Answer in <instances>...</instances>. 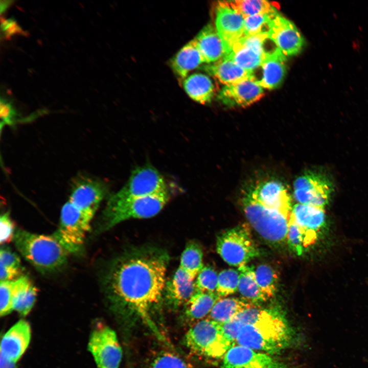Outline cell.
I'll return each mask as SVG.
<instances>
[{"label":"cell","instance_id":"cell-1","mask_svg":"<svg viewBox=\"0 0 368 368\" xmlns=\"http://www.w3.org/2000/svg\"><path fill=\"white\" fill-rule=\"evenodd\" d=\"M168 261L164 251L135 249L112 262L102 281L112 304L137 315L159 337L152 315L164 296Z\"/></svg>","mask_w":368,"mask_h":368},{"label":"cell","instance_id":"cell-2","mask_svg":"<svg viewBox=\"0 0 368 368\" xmlns=\"http://www.w3.org/2000/svg\"><path fill=\"white\" fill-rule=\"evenodd\" d=\"M295 336L282 310L272 306L263 308L254 321L242 327L235 343L273 355L289 348Z\"/></svg>","mask_w":368,"mask_h":368},{"label":"cell","instance_id":"cell-3","mask_svg":"<svg viewBox=\"0 0 368 368\" xmlns=\"http://www.w3.org/2000/svg\"><path fill=\"white\" fill-rule=\"evenodd\" d=\"M13 240L24 258L42 273L57 272L67 263L68 252L53 235H39L18 229Z\"/></svg>","mask_w":368,"mask_h":368},{"label":"cell","instance_id":"cell-4","mask_svg":"<svg viewBox=\"0 0 368 368\" xmlns=\"http://www.w3.org/2000/svg\"><path fill=\"white\" fill-rule=\"evenodd\" d=\"M170 196L169 192L129 198H118L112 195L102 212L96 232L107 231L128 219L152 217L161 211Z\"/></svg>","mask_w":368,"mask_h":368},{"label":"cell","instance_id":"cell-5","mask_svg":"<svg viewBox=\"0 0 368 368\" xmlns=\"http://www.w3.org/2000/svg\"><path fill=\"white\" fill-rule=\"evenodd\" d=\"M241 202L249 224L264 240L277 246L287 241L291 215L264 206L248 193L242 198Z\"/></svg>","mask_w":368,"mask_h":368},{"label":"cell","instance_id":"cell-6","mask_svg":"<svg viewBox=\"0 0 368 368\" xmlns=\"http://www.w3.org/2000/svg\"><path fill=\"white\" fill-rule=\"evenodd\" d=\"M187 347L200 356L220 359L233 345L226 337L222 324L209 318L196 321L185 335Z\"/></svg>","mask_w":368,"mask_h":368},{"label":"cell","instance_id":"cell-7","mask_svg":"<svg viewBox=\"0 0 368 368\" xmlns=\"http://www.w3.org/2000/svg\"><path fill=\"white\" fill-rule=\"evenodd\" d=\"M216 249L224 261L238 268L247 265L260 254L249 228L245 225L229 228L219 234Z\"/></svg>","mask_w":368,"mask_h":368},{"label":"cell","instance_id":"cell-8","mask_svg":"<svg viewBox=\"0 0 368 368\" xmlns=\"http://www.w3.org/2000/svg\"><path fill=\"white\" fill-rule=\"evenodd\" d=\"M91 220L68 200L61 209L59 225L53 236L68 253L79 254Z\"/></svg>","mask_w":368,"mask_h":368},{"label":"cell","instance_id":"cell-9","mask_svg":"<svg viewBox=\"0 0 368 368\" xmlns=\"http://www.w3.org/2000/svg\"><path fill=\"white\" fill-rule=\"evenodd\" d=\"M169 192L164 176L154 167L146 165L134 169L127 182L113 195L118 198L142 197Z\"/></svg>","mask_w":368,"mask_h":368},{"label":"cell","instance_id":"cell-10","mask_svg":"<svg viewBox=\"0 0 368 368\" xmlns=\"http://www.w3.org/2000/svg\"><path fill=\"white\" fill-rule=\"evenodd\" d=\"M88 349L98 368H119L122 350L116 332L106 325H101L91 332Z\"/></svg>","mask_w":368,"mask_h":368},{"label":"cell","instance_id":"cell-11","mask_svg":"<svg viewBox=\"0 0 368 368\" xmlns=\"http://www.w3.org/2000/svg\"><path fill=\"white\" fill-rule=\"evenodd\" d=\"M293 189V196L298 203L324 208L328 202L332 188L325 176L308 172L295 179Z\"/></svg>","mask_w":368,"mask_h":368},{"label":"cell","instance_id":"cell-12","mask_svg":"<svg viewBox=\"0 0 368 368\" xmlns=\"http://www.w3.org/2000/svg\"><path fill=\"white\" fill-rule=\"evenodd\" d=\"M107 192L102 181L81 176L74 181L69 201L92 220Z\"/></svg>","mask_w":368,"mask_h":368},{"label":"cell","instance_id":"cell-13","mask_svg":"<svg viewBox=\"0 0 368 368\" xmlns=\"http://www.w3.org/2000/svg\"><path fill=\"white\" fill-rule=\"evenodd\" d=\"M220 368H288L271 355L234 344L223 357Z\"/></svg>","mask_w":368,"mask_h":368},{"label":"cell","instance_id":"cell-14","mask_svg":"<svg viewBox=\"0 0 368 368\" xmlns=\"http://www.w3.org/2000/svg\"><path fill=\"white\" fill-rule=\"evenodd\" d=\"M215 27L228 54L233 45L244 36V18L227 1L215 7Z\"/></svg>","mask_w":368,"mask_h":368},{"label":"cell","instance_id":"cell-15","mask_svg":"<svg viewBox=\"0 0 368 368\" xmlns=\"http://www.w3.org/2000/svg\"><path fill=\"white\" fill-rule=\"evenodd\" d=\"M267 35L286 56L300 53L305 44L304 39L295 25L279 14L269 24Z\"/></svg>","mask_w":368,"mask_h":368},{"label":"cell","instance_id":"cell-16","mask_svg":"<svg viewBox=\"0 0 368 368\" xmlns=\"http://www.w3.org/2000/svg\"><path fill=\"white\" fill-rule=\"evenodd\" d=\"M267 38V33L244 36L233 45L226 55L240 67L254 72L261 66L267 53L264 48Z\"/></svg>","mask_w":368,"mask_h":368},{"label":"cell","instance_id":"cell-17","mask_svg":"<svg viewBox=\"0 0 368 368\" xmlns=\"http://www.w3.org/2000/svg\"><path fill=\"white\" fill-rule=\"evenodd\" d=\"M248 193L264 206L291 215L292 209L291 196L280 181L274 180L263 181Z\"/></svg>","mask_w":368,"mask_h":368},{"label":"cell","instance_id":"cell-18","mask_svg":"<svg viewBox=\"0 0 368 368\" xmlns=\"http://www.w3.org/2000/svg\"><path fill=\"white\" fill-rule=\"evenodd\" d=\"M264 96L263 87L254 77L236 84L225 85L219 93L218 98L227 105L246 107Z\"/></svg>","mask_w":368,"mask_h":368},{"label":"cell","instance_id":"cell-19","mask_svg":"<svg viewBox=\"0 0 368 368\" xmlns=\"http://www.w3.org/2000/svg\"><path fill=\"white\" fill-rule=\"evenodd\" d=\"M28 323L20 320L4 335L1 343V355L17 362L27 349L31 339Z\"/></svg>","mask_w":368,"mask_h":368},{"label":"cell","instance_id":"cell-20","mask_svg":"<svg viewBox=\"0 0 368 368\" xmlns=\"http://www.w3.org/2000/svg\"><path fill=\"white\" fill-rule=\"evenodd\" d=\"M196 291L195 280L178 267L166 282L164 296L170 307L177 309L185 305Z\"/></svg>","mask_w":368,"mask_h":368},{"label":"cell","instance_id":"cell-21","mask_svg":"<svg viewBox=\"0 0 368 368\" xmlns=\"http://www.w3.org/2000/svg\"><path fill=\"white\" fill-rule=\"evenodd\" d=\"M290 216L304 231L308 241L313 244L317 232L325 223L324 208L297 203L292 206Z\"/></svg>","mask_w":368,"mask_h":368},{"label":"cell","instance_id":"cell-22","mask_svg":"<svg viewBox=\"0 0 368 368\" xmlns=\"http://www.w3.org/2000/svg\"><path fill=\"white\" fill-rule=\"evenodd\" d=\"M286 56L276 48L267 52L261 65L262 76L258 83L268 89L278 87L283 81L286 74Z\"/></svg>","mask_w":368,"mask_h":368},{"label":"cell","instance_id":"cell-23","mask_svg":"<svg viewBox=\"0 0 368 368\" xmlns=\"http://www.w3.org/2000/svg\"><path fill=\"white\" fill-rule=\"evenodd\" d=\"M205 70L220 83L229 85L254 77V72L246 71L236 64L227 55L204 66Z\"/></svg>","mask_w":368,"mask_h":368},{"label":"cell","instance_id":"cell-24","mask_svg":"<svg viewBox=\"0 0 368 368\" xmlns=\"http://www.w3.org/2000/svg\"><path fill=\"white\" fill-rule=\"evenodd\" d=\"M194 40L205 62H216L227 55L221 39L211 24L205 26Z\"/></svg>","mask_w":368,"mask_h":368},{"label":"cell","instance_id":"cell-25","mask_svg":"<svg viewBox=\"0 0 368 368\" xmlns=\"http://www.w3.org/2000/svg\"><path fill=\"white\" fill-rule=\"evenodd\" d=\"M203 62L204 59L193 39L177 53L171 61V65L180 80H184L191 71Z\"/></svg>","mask_w":368,"mask_h":368},{"label":"cell","instance_id":"cell-26","mask_svg":"<svg viewBox=\"0 0 368 368\" xmlns=\"http://www.w3.org/2000/svg\"><path fill=\"white\" fill-rule=\"evenodd\" d=\"M37 294L36 287L27 275H22L15 280L13 310L21 315H27L35 304Z\"/></svg>","mask_w":368,"mask_h":368},{"label":"cell","instance_id":"cell-27","mask_svg":"<svg viewBox=\"0 0 368 368\" xmlns=\"http://www.w3.org/2000/svg\"><path fill=\"white\" fill-rule=\"evenodd\" d=\"M185 91L194 101L200 104L211 101L215 93V88L211 79L205 75L194 73L183 81Z\"/></svg>","mask_w":368,"mask_h":368},{"label":"cell","instance_id":"cell-28","mask_svg":"<svg viewBox=\"0 0 368 368\" xmlns=\"http://www.w3.org/2000/svg\"><path fill=\"white\" fill-rule=\"evenodd\" d=\"M220 297L216 293L196 291L185 305V315L190 320L203 319Z\"/></svg>","mask_w":368,"mask_h":368},{"label":"cell","instance_id":"cell-29","mask_svg":"<svg viewBox=\"0 0 368 368\" xmlns=\"http://www.w3.org/2000/svg\"><path fill=\"white\" fill-rule=\"evenodd\" d=\"M240 272L238 291L242 298L255 305L267 301L256 281L254 266L245 265L238 268Z\"/></svg>","mask_w":368,"mask_h":368},{"label":"cell","instance_id":"cell-30","mask_svg":"<svg viewBox=\"0 0 368 368\" xmlns=\"http://www.w3.org/2000/svg\"><path fill=\"white\" fill-rule=\"evenodd\" d=\"M251 305L253 304L242 298L221 297L215 304L208 315V318L222 324Z\"/></svg>","mask_w":368,"mask_h":368},{"label":"cell","instance_id":"cell-31","mask_svg":"<svg viewBox=\"0 0 368 368\" xmlns=\"http://www.w3.org/2000/svg\"><path fill=\"white\" fill-rule=\"evenodd\" d=\"M203 267V252L200 247L195 243H189L181 254L179 267L195 280Z\"/></svg>","mask_w":368,"mask_h":368},{"label":"cell","instance_id":"cell-32","mask_svg":"<svg viewBox=\"0 0 368 368\" xmlns=\"http://www.w3.org/2000/svg\"><path fill=\"white\" fill-rule=\"evenodd\" d=\"M228 2L244 19L258 14L278 12L279 9L278 3L264 0H237Z\"/></svg>","mask_w":368,"mask_h":368},{"label":"cell","instance_id":"cell-33","mask_svg":"<svg viewBox=\"0 0 368 368\" xmlns=\"http://www.w3.org/2000/svg\"><path fill=\"white\" fill-rule=\"evenodd\" d=\"M254 268L256 280L262 292L267 300L273 297L278 285L276 271L267 264H261Z\"/></svg>","mask_w":368,"mask_h":368},{"label":"cell","instance_id":"cell-34","mask_svg":"<svg viewBox=\"0 0 368 368\" xmlns=\"http://www.w3.org/2000/svg\"><path fill=\"white\" fill-rule=\"evenodd\" d=\"M278 14V12L258 14L244 18V36L267 33L269 24Z\"/></svg>","mask_w":368,"mask_h":368},{"label":"cell","instance_id":"cell-35","mask_svg":"<svg viewBox=\"0 0 368 368\" xmlns=\"http://www.w3.org/2000/svg\"><path fill=\"white\" fill-rule=\"evenodd\" d=\"M239 275V270L232 268L224 269L218 274L216 293L220 298L238 291Z\"/></svg>","mask_w":368,"mask_h":368},{"label":"cell","instance_id":"cell-36","mask_svg":"<svg viewBox=\"0 0 368 368\" xmlns=\"http://www.w3.org/2000/svg\"><path fill=\"white\" fill-rule=\"evenodd\" d=\"M286 241L289 249L298 256L301 255L305 248L308 247L305 232L291 216Z\"/></svg>","mask_w":368,"mask_h":368},{"label":"cell","instance_id":"cell-37","mask_svg":"<svg viewBox=\"0 0 368 368\" xmlns=\"http://www.w3.org/2000/svg\"><path fill=\"white\" fill-rule=\"evenodd\" d=\"M218 274L211 266H204L198 274L195 283L196 291L216 293Z\"/></svg>","mask_w":368,"mask_h":368},{"label":"cell","instance_id":"cell-38","mask_svg":"<svg viewBox=\"0 0 368 368\" xmlns=\"http://www.w3.org/2000/svg\"><path fill=\"white\" fill-rule=\"evenodd\" d=\"M149 368H189L178 355L171 352H162L151 362Z\"/></svg>","mask_w":368,"mask_h":368},{"label":"cell","instance_id":"cell-39","mask_svg":"<svg viewBox=\"0 0 368 368\" xmlns=\"http://www.w3.org/2000/svg\"><path fill=\"white\" fill-rule=\"evenodd\" d=\"M15 280L0 281V314L5 316L13 310V300Z\"/></svg>","mask_w":368,"mask_h":368},{"label":"cell","instance_id":"cell-40","mask_svg":"<svg viewBox=\"0 0 368 368\" xmlns=\"http://www.w3.org/2000/svg\"><path fill=\"white\" fill-rule=\"evenodd\" d=\"M15 225L8 212L3 213L0 217V243L1 245L10 242L14 239Z\"/></svg>","mask_w":368,"mask_h":368},{"label":"cell","instance_id":"cell-41","mask_svg":"<svg viewBox=\"0 0 368 368\" xmlns=\"http://www.w3.org/2000/svg\"><path fill=\"white\" fill-rule=\"evenodd\" d=\"M0 265L22 271L19 257L6 246H3L1 248Z\"/></svg>","mask_w":368,"mask_h":368},{"label":"cell","instance_id":"cell-42","mask_svg":"<svg viewBox=\"0 0 368 368\" xmlns=\"http://www.w3.org/2000/svg\"><path fill=\"white\" fill-rule=\"evenodd\" d=\"M1 118L4 124L12 123L16 116V111L11 103L1 98L0 105Z\"/></svg>","mask_w":368,"mask_h":368},{"label":"cell","instance_id":"cell-43","mask_svg":"<svg viewBox=\"0 0 368 368\" xmlns=\"http://www.w3.org/2000/svg\"><path fill=\"white\" fill-rule=\"evenodd\" d=\"M1 27L5 36L7 38L22 32L21 29L16 21L11 19L2 18Z\"/></svg>","mask_w":368,"mask_h":368},{"label":"cell","instance_id":"cell-44","mask_svg":"<svg viewBox=\"0 0 368 368\" xmlns=\"http://www.w3.org/2000/svg\"><path fill=\"white\" fill-rule=\"evenodd\" d=\"M16 362L0 356V368H16Z\"/></svg>","mask_w":368,"mask_h":368},{"label":"cell","instance_id":"cell-45","mask_svg":"<svg viewBox=\"0 0 368 368\" xmlns=\"http://www.w3.org/2000/svg\"><path fill=\"white\" fill-rule=\"evenodd\" d=\"M11 1H1L0 8L1 13L4 12L12 3Z\"/></svg>","mask_w":368,"mask_h":368}]
</instances>
